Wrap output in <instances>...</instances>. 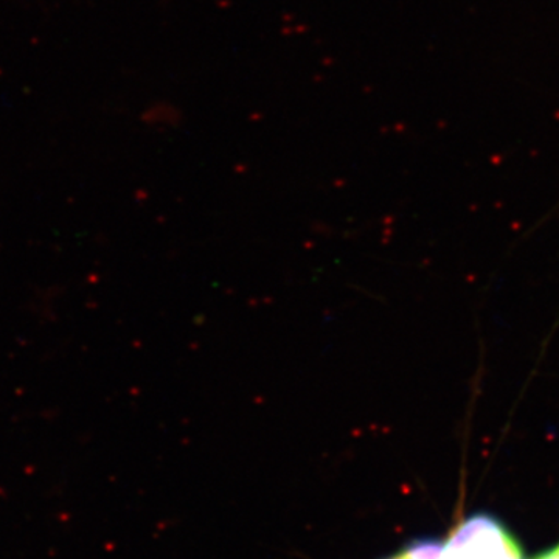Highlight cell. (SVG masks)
I'll return each instance as SVG.
<instances>
[{"mask_svg":"<svg viewBox=\"0 0 559 559\" xmlns=\"http://www.w3.org/2000/svg\"><path fill=\"white\" fill-rule=\"evenodd\" d=\"M533 559H559V544L555 546L554 549L546 550L544 554H540L539 557Z\"/></svg>","mask_w":559,"mask_h":559,"instance_id":"cell-1","label":"cell"}]
</instances>
